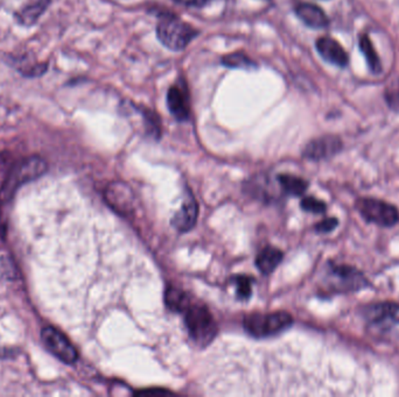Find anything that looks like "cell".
<instances>
[{
	"label": "cell",
	"instance_id": "obj_1",
	"mask_svg": "<svg viewBox=\"0 0 399 397\" xmlns=\"http://www.w3.org/2000/svg\"><path fill=\"white\" fill-rule=\"evenodd\" d=\"M361 315L368 332L381 340L399 339V304L393 302L372 303L362 306Z\"/></svg>",
	"mask_w": 399,
	"mask_h": 397
},
{
	"label": "cell",
	"instance_id": "obj_2",
	"mask_svg": "<svg viewBox=\"0 0 399 397\" xmlns=\"http://www.w3.org/2000/svg\"><path fill=\"white\" fill-rule=\"evenodd\" d=\"M200 32L191 25L184 22L175 14L164 12L159 15L157 24L158 40L170 51H184Z\"/></svg>",
	"mask_w": 399,
	"mask_h": 397
},
{
	"label": "cell",
	"instance_id": "obj_3",
	"mask_svg": "<svg viewBox=\"0 0 399 397\" xmlns=\"http://www.w3.org/2000/svg\"><path fill=\"white\" fill-rule=\"evenodd\" d=\"M46 170L47 162L37 155L20 160L19 162L11 166L6 181L0 189V202H7L13 196L18 188L42 176Z\"/></svg>",
	"mask_w": 399,
	"mask_h": 397
},
{
	"label": "cell",
	"instance_id": "obj_4",
	"mask_svg": "<svg viewBox=\"0 0 399 397\" xmlns=\"http://www.w3.org/2000/svg\"><path fill=\"white\" fill-rule=\"evenodd\" d=\"M328 288L335 294H352L372 287L367 276L353 266L329 262L327 272Z\"/></svg>",
	"mask_w": 399,
	"mask_h": 397
},
{
	"label": "cell",
	"instance_id": "obj_5",
	"mask_svg": "<svg viewBox=\"0 0 399 397\" xmlns=\"http://www.w3.org/2000/svg\"><path fill=\"white\" fill-rule=\"evenodd\" d=\"M184 313V323L191 339L203 347L212 343L217 325L209 310L203 306H189Z\"/></svg>",
	"mask_w": 399,
	"mask_h": 397
},
{
	"label": "cell",
	"instance_id": "obj_6",
	"mask_svg": "<svg viewBox=\"0 0 399 397\" xmlns=\"http://www.w3.org/2000/svg\"><path fill=\"white\" fill-rule=\"evenodd\" d=\"M355 209L368 223L381 228H393L399 223V210L386 200L361 197L355 202Z\"/></svg>",
	"mask_w": 399,
	"mask_h": 397
},
{
	"label": "cell",
	"instance_id": "obj_7",
	"mask_svg": "<svg viewBox=\"0 0 399 397\" xmlns=\"http://www.w3.org/2000/svg\"><path fill=\"white\" fill-rule=\"evenodd\" d=\"M293 324L290 313L278 311L271 313H253L244 318L246 332L256 338L274 336Z\"/></svg>",
	"mask_w": 399,
	"mask_h": 397
},
{
	"label": "cell",
	"instance_id": "obj_8",
	"mask_svg": "<svg viewBox=\"0 0 399 397\" xmlns=\"http://www.w3.org/2000/svg\"><path fill=\"white\" fill-rule=\"evenodd\" d=\"M42 338L44 346L58 360H61L62 363H74L79 358L75 347L72 346L68 338L58 330L51 326L44 327L42 330Z\"/></svg>",
	"mask_w": 399,
	"mask_h": 397
},
{
	"label": "cell",
	"instance_id": "obj_9",
	"mask_svg": "<svg viewBox=\"0 0 399 397\" xmlns=\"http://www.w3.org/2000/svg\"><path fill=\"white\" fill-rule=\"evenodd\" d=\"M343 150V143L338 136H324L312 141L305 146L303 157L310 161H324L336 157Z\"/></svg>",
	"mask_w": 399,
	"mask_h": 397
},
{
	"label": "cell",
	"instance_id": "obj_10",
	"mask_svg": "<svg viewBox=\"0 0 399 397\" xmlns=\"http://www.w3.org/2000/svg\"><path fill=\"white\" fill-rule=\"evenodd\" d=\"M106 203L120 216H129L133 211V194L129 186L122 182H113L104 193Z\"/></svg>",
	"mask_w": 399,
	"mask_h": 397
},
{
	"label": "cell",
	"instance_id": "obj_11",
	"mask_svg": "<svg viewBox=\"0 0 399 397\" xmlns=\"http://www.w3.org/2000/svg\"><path fill=\"white\" fill-rule=\"evenodd\" d=\"M317 53L324 61L338 68H346L349 65V55L341 44L331 37H322L315 42Z\"/></svg>",
	"mask_w": 399,
	"mask_h": 397
},
{
	"label": "cell",
	"instance_id": "obj_12",
	"mask_svg": "<svg viewBox=\"0 0 399 397\" xmlns=\"http://www.w3.org/2000/svg\"><path fill=\"white\" fill-rule=\"evenodd\" d=\"M167 106L172 116L179 122H186L191 117L189 97L184 89L175 85L167 92Z\"/></svg>",
	"mask_w": 399,
	"mask_h": 397
},
{
	"label": "cell",
	"instance_id": "obj_13",
	"mask_svg": "<svg viewBox=\"0 0 399 397\" xmlns=\"http://www.w3.org/2000/svg\"><path fill=\"white\" fill-rule=\"evenodd\" d=\"M198 216V203L193 196L189 195L182 204L180 210L177 211V214L172 219V225L179 232H188L194 226Z\"/></svg>",
	"mask_w": 399,
	"mask_h": 397
},
{
	"label": "cell",
	"instance_id": "obj_14",
	"mask_svg": "<svg viewBox=\"0 0 399 397\" xmlns=\"http://www.w3.org/2000/svg\"><path fill=\"white\" fill-rule=\"evenodd\" d=\"M296 14L308 27L322 30L328 27L329 19L324 10L314 4H300L296 7Z\"/></svg>",
	"mask_w": 399,
	"mask_h": 397
},
{
	"label": "cell",
	"instance_id": "obj_15",
	"mask_svg": "<svg viewBox=\"0 0 399 397\" xmlns=\"http://www.w3.org/2000/svg\"><path fill=\"white\" fill-rule=\"evenodd\" d=\"M51 0H32L14 14L18 24L25 27H31L38 22L42 14L51 6Z\"/></svg>",
	"mask_w": 399,
	"mask_h": 397
},
{
	"label": "cell",
	"instance_id": "obj_16",
	"mask_svg": "<svg viewBox=\"0 0 399 397\" xmlns=\"http://www.w3.org/2000/svg\"><path fill=\"white\" fill-rule=\"evenodd\" d=\"M358 47H360V51L365 56L369 70L374 75H381L383 72L382 62L379 60V54H377V51H376L375 47H374V44H372V40H370L367 33H362L360 35Z\"/></svg>",
	"mask_w": 399,
	"mask_h": 397
},
{
	"label": "cell",
	"instance_id": "obj_17",
	"mask_svg": "<svg viewBox=\"0 0 399 397\" xmlns=\"http://www.w3.org/2000/svg\"><path fill=\"white\" fill-rule=\"evenodd\" d=\"M12 65L25 77H42L48 70L47 63L34 61L33 58H28L27 55L19 58H11Z\"/></svg>",
	"mask_w": 399,
	"mask_h": 397
},
{
	"label": "cell",
	"instance_id": "obj_18",
	"mask_svg": "<svg viewBox=\"0 0 399 397\" xmlns=\"http://www.w3.org/2000/svg\"><path fill=\"white\" fill-rule=\"evenodd\" d=\"M283 252L267 246L260 252V254L257 255L256 265L260 272L265 275H269L277 268V266L283 261Z\"/></svg>",
	"mask_w": 399,
	"mask_h": 397
},
{
	"label": "cell",
	"instance_id": "obj_19",
	"mask_svg": "<svg viewBox=\"0 0 399 397\" xmlns=\"http://www.w3.org/2000/svg\"><path fill=\"white\" fill-rule=\"evenodd\" d=\"M165 302L168 309L175 313H184L189 304V297L186 292L175 287H168L165 292Z\"/></svg>",
	"mask_w": 399,
	"mask_h": 397
},
{
	"label": "cell",
	"instance_id": "obj_20",
	"mask_svg": "<svg viewBox=\"0 0 399 397\" xmlns=\"http://www.w3.org/2000/svg\"><path fill=\"white\" fill-rule=\"evenodd\" d=\"M222 65L230 69H256V62L251 60L248 55L244 54L242 51H236L232 54L225 55L222 58Z\"/></svg>",
	"mask_w": 399,
	"mask_h": 397
},
{
	"label": "cell",
	"instance_id": "obj_21",
	"mask_svg": "<svg viewBox=\"0 0 399 397\" xmlns=\"http://www.w3.org/2000/svg\"><path fill=\"white\" fill-rule=\"evenodd\" d=\"M279 183L286 194L293 196H300L308 188V181L293 175H281L279 176Z\"/></svg>",
	"mask_w": 399,
	"mask_h": 397
},
{
	"label": "cell",
	"instance_id": "obj_22",
	"mask_svg": "<svg viewBox=\"0 0 399 397\" xmlns=\"http://www.w3.org/2000/svg\"><path fill=\"white\" fill-rule=\"evenodd\" d=\"M384 99L386 105L389 106L391 111L399 113V77L397 81L388 85V88L384 91Z\"/></svg>",
	"mask_w": 399,
	"mask_h": 397
},
{
	"label": "cell",
	"instance_id": "obj_23",
	"mask_svg": "<svg viewBox=\"0 0 399 397\" xmlns=\"http://www.w3.org/2000/svg\"><path fill=\"white\" fill-rule=\"evenodd\" d=\"M141 112H143L144 118L146 122L147 131L152 134V136H159L161 133L160 119L158 117L157 113L146 109V108H140Z\"/></svg>",
	"mask_w": 399,
	"mask_h": 397
},
{
	"label": "cell",
	"instance_id": "obj_24",
	"mask_svg": "<svg viewBox=\"0 0 399 397\" xmlns=\"http://www.w3.org/2000/svg\"><path fill=\"white\" fill-rule=\"evenodd\" d=\"M301 207L308 212L312 214H324L327 210V204L324 203V200H317L313 196H308L301 200Z\"/></svg>",
	"mask_w": 399,
	"mask_h": 397
},
{
	"label": "cell",
	"instance_id": "obj_25",
	"mask_svg": "<svg viewBox=\"0 0 399 397\" xmlns=\"http://www.w3.org/2000/svg\"><path fill=\"white\" fill-rule=\"evenodd\" d=\"M236 285H237V296L239 299H249L251 295V278L246 276H237L235 278Z\"/></svg>",
	"mask_w": 399,
	"mask_h": 397
},
{
	"label": "cell",
	"instance_id": "obj_26",
	"mask_svg": "<svg viewBox=\"0 0 399 397\" xmlns=\"http://www.w3.org/2000/svg\"><path fill=\"white\" fill-rule=\"evenodd\" d=\"M338 226V218H326L324 221H320L319 224L315 226V230L319 233H329V232L334 231L335 228Z\"/></svg>",
	"mask_w": 399,
	"mask_h": 397
},
{
	"label": "cell",
	"instance_id": "obj_27",
	"mask_svg": "<svg viewBox=\"0 0 399 397\" xmlns=\"http://www.w3.org/2000/svg\"><path fill=\"white\" fill-rule=\"evenodd\" d=\"M11 166L8 160L3 154H0V189L3 188L5 181H6L7 175L10 171Z\"/></svg>",
	"mask_w": 399,
	"mask_h": 397
},
{
	"label": "cell",
	"instance_id": "obj_28",
	"mask_svg": "<svg viewBox=\"0 0 399 397\" xmlns=\"http://www.w3.org/2000/svg\"><path fill=\"white\" fill-rule=\"evenodd\" d=\"M137 395H141V396H154V395H171V391H164V389H148V391H137Z\"/></svg>",
	"mask_w": 399,
	"mask_h": 397
},
{
	"label": "cell",
	"instance_id": "obj_29",
	"mask_svg": "<svg viewBox=\"0 0 399 397\" xmlns=\"http://www.w3.org/2000/svg\"><path fill=\"white\" fill-rule=\"evenodd\" d=\"M175 3L184 5V6H203L205 4L208 3L209 0H175Z\"/></svg>",
	"mask_w": 399,
	"mask_h": 397
},
{
	"label": "cell",
	"instance_id": "obj_30",
	"mask_svg": "<svg viewBox=\"0 0 399 397\" xmlns=\"http://www.w3.org/2000/svg\"><path fill=\"white\" fill-rule=\"evenodd\" d=\"M4 235H5V223H4L3 217L0 214V238H3Z\"/></svg>",
	"mask_w": 399,
	"mask_h": 397
}]
</instances>
